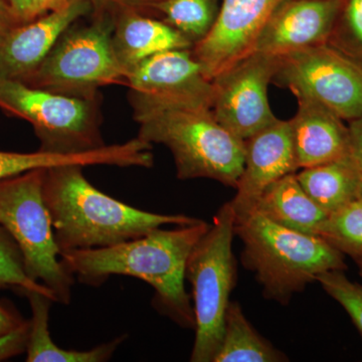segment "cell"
I'll list each match as a JSON object with an SVG mask.
<instances>
[{"mask_svg": "<svg viewBox=\"0 0 362 362\" xmlns=\"http://www.w3.org/2000/svg\"><path fill=\"white\" fill-rule=\"evenodd\" d=\"M204 221L175 230L156 228L115 246L61 252L71 276L90 286L112 275L140 279L156 290L159 310L185 328H195L194 306L185 291V268L190 252L209 230Z\"/></svg>", "mask_w": 362, "mask_h": 362, "instance_id": "cell-1", "label": "cell"}, {"mask_svg": "<svg viewBox=\"0 0 362 362\" xmlns=\"http://www.w3.org/2000/svg\"><path fill=\"white\" fill-rule=\"evenodd\" d=\"M84 166L47 169L44 199L61 252L115 246L164 226H187L199 220L183 214L141 211L117 201L90 185Z\"/></svg>", "mask_w": 362, "mask_h": 362, "instance_id": "cell-2", "label": "cell"}, {"mask_svg": "<svg viewBox=\"0 0 362 362\" xmlns=\"http://www.w3.org/2000/svg\"><path fill=\"white\" fill-rule=\"evenodd\" d=\"M137 137L170 150L178 180L207 178L235 188L244 169V140L218 120L211 106L129 92Z\"/></svg>", "mask_w": 362, "mask_h": 362, "instance_id": "cell-3", "label": "cell"}, {"mask_svg": "<svg viewBox=\"0 0 362 362\" xmlns=\"http://www.w3.org/2000/svg\"><path fill=\"white\" fill-rule=\"evenodd\" d=\"M235 230L244 244L243 264L264 296L278 303H289L320 274L347 268L342 252L322 238L279 226L258 211L235 221Z\"/></svg>", "mask_w": 362, "mask_h": 362, "instance_id": "cell-4", "label": "cell"}, {"mask_svg": "<svg viewBox=\"0 0 362 362\" xmlns=\"http://www.w3.org/2000/svg\"><path fill=\"white\" fill-rule=\"evenodd\" d=\"M235 226V214L228 202L218 209L187 259L185 278L192 284L195 316L192 362H214L223 341L226 309L237 280L233 252Z\"/></svg>", "mask_w": 362, "mask_h": 362, "instance_id": "cell-5", "label": "cell"}, {"mask_svg": "<svg viewBox=\"0 0 362 362\" xmlns=\"http://www.w3.org/2000/svg\"><path fill=\"white\" fill-rule=\"evenodd\" d=\"M47 169L0 180V226L13 238L28 277L49 288L57 302L69 304L74 276L62 263L51 216L44 199Z\"/></svg>", "mask_w": 362, "mask_h": 362, "instance_id": "cell-6", "label": "cell"}, {"mask_svg": "<svg viewBox=\"0 0 362 362\" xmlns=\"http://www.w3.org/2000/svg\"><path fill=\"white\" fill-rule=\"evenodd\" d=\"M88 25L71 26L25 84L70 95L99 97L106 86L125 85L127 71L117 59L113 33L115 14L93 13Z\"/></svg>", "mask_w": 362, "mask_h": 362, "instance_id": "cell-7", "label": "cell"}, {"mask_svg": "<svg viewBox=\"0 0 362 362\" xmlns=\"http://www.w3.org/2000/svg\"><path fill=\"white\" fill-rule=\"evenodd\" d=\"M0 110L28 121L44 151L78 153L106 145L100 97L70 96L0 78Z\"/></svg>", "mask_w": 362, "mask_h": 362, "instance_id": "cell-8", "label": "cell"}, {"mask_svg": "<svg viewBox=\"0 0 362 362\" xmlns=\"http://www.w3.org/2000/svg\"><path fill=\"white\" fill-rule=\"evenodd\" d=\"M273 83L350 122L362 116V64L330 44L279 58Z\"/></svg>", "mask_w": 362, "mask_h": 362, "instance_id": "cell-9", "label": "cell"}, {"mask_svg": "<svg viewBox=\"0 0 362 362\" xmlns=\"http://www.w3.org/2000/svg\"><path fill=\"white\" fill-rule=\"evenodd\" d=\"M278 66V57L252 52L211 81L214 117L244 141L279 120L268 99Z\"/></svg>", "mask_w": 362, "mask_h": 362, "instance_id": "cell-10", "label": "cell"}, {"mask_svg": "<svg viewBox=\"0 0 362 362\" xmlns=\"http://www.w3.org/2000/svg\"><path fill=\"white\" fill-rule=\"evenodd\" d=\"M284 1L221 0L211 32L192 47L209 81L254 52L267 23Z\"/></svg>", "mask_w": 362, "mask_h": 362, "instance_id": "cell-11", "label": "cell"}, {"mask_svg": "<svg viewBox=\"0 0 362 362\" xmlns=\"http://www.w3.org/2000/svg\"><path fill=\"white\" fill-rule=\"evenodd\" d=\"M93 13L90 0H69L65 6L0 33V78L25 82L62 35Z\"/></svg>", "mask_w": 362, "mask_h": 362, "instance_id": "cell-12", "label": "cell"}, {"mask_svg": "<svg viewBox=\"0 0 362 362\" xmlns=\"http://www.w3.org/2000/svg\"><path fill=\"white\" fill-rule=\"evenodd\" d=\"M244 169L237 194L230 201L235 221L244 220L256 209L267 188L284 176L298 171L289 120H279L245 140Z\"/></svg>", "mask_w": 362, "mask_h": 362, "instance_id": "cell-13", "label": "cell"}, {"mask_svg": "<svg viewBox=\"0 0 362 362\" xmlns=\"http://www.w3.org/2000/svg\"><path fill=\"white\" fill-rule=\"evenodd\" d=\"M129 92L154 99L211 106L213 82L206 77L192 49H170L144 59L128 71Z\"/></svg>", "mask_w": 362, "mask_h": 362, "instance_id": "cell-14", "label": "cell"}, {"mask_svg": "<svg viewBox=\"0 0 362 362\" xmlns=\"http://www.w3.org/2000/svg\"><path fill=\"white\" fill-rule=\"evenodd\" d=\"M344 0H285L259 35L254 52L280 57L327 44Z\"/></svg>", "mask_w": 362, "mask_h": 362, "instance_id": "cell-15", "label": "cell"}, {"mask_svg": "<svg viewBox=\"0 0 362 362\" xmlns=\"http://www.w3.org/2000/svg\"><path fill=\"white\" fill-rule=\"evenodd\" d=\"M297 101L296 115L289 123L298 170L346 156L350 138L345 121L313 100Z\"/></svg>", "mask_w": 362, "mask_h": 362, "instance_id": "cell-16", "label": "cell"}, {"mask_svg": "<svg viewBox=\"0 0 362 362\" xmlns=\"http://www.w3.org/2000/svg\"><path fill=\"white\" fill-rule=\"evenodd\" d=\"M114 51L126 71L144 59L170 49H192V42L160 18L126 9L115 14Z\"/></svg>", "mask_w": 362, "mask_h": 362, "instance_id": "cell-17", "label": "cell"}, {"mask_svg": "<svg viewBox=\"0 0 362 362\" xmlns=\"http://www.w3.org/2000/svg\"><path fill=\"white\" fill-rule=\"evenodd\" d=\"M254 211L289 230L315 235L328 216L305 192L296 173L280 178L267 188Z\"/></svg>", "mask_w": 362, "mask_h": 362, "instance_id": "cell-18", "label": "cell"}, {"mask_svg": "<svg viewBox=\"0 0 362 362\" xmlns=\"http://www.w3.org/2000/svg\"><path fill=\"white\" fill-rule=\"evenodd\" d=\"M23 295L28 298L32 309L30 335L26 347L28 362L108 361L126 338V335H124L113 341L104 343L84 351L61 349L52 341L49 330V310L54 300L49 295L39 291H28Z\"/></svg>", "mask_w": 362, "mask_h": 362, "instance_id": "cell-19", "label": "cell"}, {"mask_svg": "<svg viewBox=\"0 0 362 362\" xmlns=\"http://www.w3.org/2000/svg\"><path fill=\"white\" fill-rule=\"evenodd\" d=\"M296 176L305 192L328 214L361 197L358 177L349 154L338 160L300 169Z\"/></svg>", "mask_w": 362, "mask_h": 362, "instance_id": "cell-20", "label": "cell"}, {"mask_svg": "<svg viewBox=\"0 0 362 362\" xmlns=\"http://www.w3.org/2000/svg\"><path fill=\"white\" fill-rule=\"evenodd\" d=\"M287 356L257 332L239 303L230 302L220 350L214 362H280Z\"/></svg>", "mask_w": 362, "mask_h": 362, "instance_id": "cell-21", "label": "cell"}, {"mask_svg": "<svg viewBox=\"0 0 362 362\" xmlns=\"http://www.w3.org/2000/svg\"><path fill=\"white\" fill-rule=\"evenodd\" d=\"M221 0H161L151 16L175 28L192 47L209 35L218 18Z\"/></svg>", "mask_w": 362, "mask_h": 362, "instance_id": "cell-22", "label": "cell"}, {"mask_svg": "<svg viewBox=\"0 0 362 362\" xmlns=\"http://www.w3.org/2000/svg\"><path fill=\"white\" fill-rule=\"evenodd\" d=\"M317 235L354 261L362 259V197L328 214Z\"/></svg>", "mask_w": 362, "mask_h": 362, "instance_id": "cell-23", "label": "cell"}, {"mask_svg": "<svg viewBox=\"0 0 362 362\" xmlns=\"http://www.w3.org/2000/svg\"><path fill=\"white\" fill-rule=\"evenodd\" d=\"M7 288L21 294L28 291L42 292L57 302L54 293L49 288L28 277L20 247L6 228L0 226V289Z\"/></svg>", "mask_w": 362, "mask_h": 362, "instance_id": "cell-24", "label": "cell"}, {"mask_svg": "<svg viewBox=\"0 0 362 362\" xmlns=\"http://www.w3.org/2000/svg\"><path fill=\"white\" fill-rule=\"evenodd\" d=\"M327 44L362 64V0H344Z\"/></svg>", "mask_w": 362, "mask_h": 362, "instance_id": "cell-25", "label": "cell"}, {"mask_svg": "<svg viewBox=\"0 0 362 362\" xmlns=\"http://www.w3.org/2000/svg\"><path fill=\"white\" fill-rule=\"evenodd\" d=\"M78 162L80 156L75 153H58L40 149L30 153L0 150V180L23 175L35 169H49L78 164Z\"/></svg>", "mask_w": 362, "mask_h": 362, "instance_id": "cell-26", "label": "cell"}, {"mask_svg": "<svg viewBox=\"0 0 362 362\" xmlns=\"http://www.w3.org/2000/svg\"><path fill=\"white\" fill-rule=\"evenodd\" d=\"M316 281L349 313L362 337V285L352 282L338 270L320 274Z\"/></svg>", "mask_w": 362, "mask_h": 362, "instance_id": "cell-27", "label": "cell"}, {"mask_svg": "<svg viewBox=\"0 0 362 362\" xmlns=\"http://www.w3.org/2000/svg\"><path fill=\"white\" fill-rule=\"evenodd\" d=\"M28 335H30V320L16 327V329L0 335V361H7L11 357L20 356L26 352Z\"/></svg>", "mask_w": 362, "mask_h": 362, "instance_id": "cell-28", "label": "cell"}, {"mask_svg": "<svg viewBox=\"0 0 362 362\" xmlns=\"http://www.w3.org/2000/svg\"><path fill=\"white\" fill-rule=\"evenodd\" d=\"M161 0H92L94 13L115 14L119 11L132 9L140 13L150 14L152 8Z\"/></svg>", "mask_w": 362, "mask_h": 362, "instance_id": "cell-29", "label": "cell"}, {"mask_svg": "<svg viewBox=\"0 0 362 362\" xmlns=\"http://www.w3.org/2000/svg\"><path fill=\"white\" fill-rule=\"evenodd\" d=\"M349 156L359 181V190L362 197V116L349 122Z\"/></svg>", "mask_w": 362, "mask_h": 362, "instance_id": "cell-30", "label": "cell"}, {"mask_svg": "<svg viewBox=\"0 0 362 362\" xmlns=\"http://www.w3.org/2000/svg\"><path fill=\"white\" fill-rule=\"evenodd\" d=\"M25 321L18 311L13 310L7 305L0 303V335L11 332Z\"/></svg>", "mask_w": 362, "mask_h": 362, "instance_id": "cell-31", "label": "cell"}, {"mask_svg": "<svg viewBox=\"0 0 362 362\" xmlns=\"http://www.w3.org/2000/svg\"><path fill=\"white\" fill-rule=\"evenodd\" d=\"M69 0H30L32 6L33 20L42 14L65 6ZM92 2V0H90ZM93 4V2H92Z\"/></svg>", "mask_w": 362, "mask_h": 362, "instance_id": "cell-32", "label": "cell"}, {"mask_svg": "<svg viewBox=\"0 0 362 362\" xmlns=\"http://www.w3.org/2000/svg\"><path fill=\"white\" fill-rule=\"evenodd\" d=\"M21 21L14 13L13 8L7 4L6 0H0V33L20 25Z\"/></svg>", "mask_w": 362, "mask_h": 362, "instance_id": "cell-33", "label": "cell"}, {"mask_svg": "<svg viewBox=\"0 0 362 362\" xmlns=\"http://www.w3.org/2000/svg\"><path fill=\"white\" fill-rule=\"evenodd\" d=\"M7 4L13 8L21 23H28L33 20L32 6L30 0H6Z\"/></svg>", "mask_w": 362, "mask_h": 362, "instance_id": "cell-34", "label": "cell"}, {"mask_svg": "<svg viewBox=\"0 0 362 362\" xmlns=\"http://www.w3.org/2000/svg\"><path fill=\"white\" fill-rule=\"evenodd\" d=\"M357 266H358L359 269V274H361V276L362 277V259H358V261H356Z\"/></svg>", "mask_w": 362, "mask_h": 362, "instance_id": "cell-35", "label": "cell"}]
</instances>
